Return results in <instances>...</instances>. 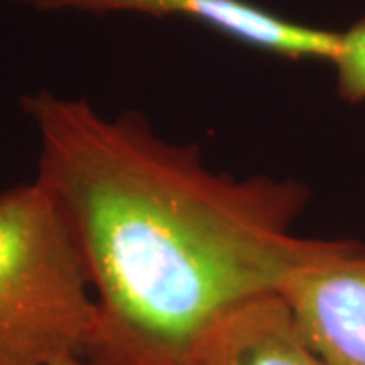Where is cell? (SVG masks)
<instances>
[{
    "label": "cell",
    "instance_id": "8992f818",
    "mask_svg": "<svg viewBox=\"0 0 365 365\" xmlns=\"http://www.w3.org/2000/svg\"><path fill=\"white\" fill-rule=\"evenodd\" d=\"M331 66L341 100L351 104L365 102V16L339 31V49Z\"/></svg>",
    "mask_w": 365,
    "mask_h": 365
},
{
    "label": "cell",
    "instance_id": "7a4b0ae2",
    "mask_svg": "<svg viewBox=\"0 0 365 365\" xmlns=\"http://www.w3.org/2000/svg\"><path fill=\"white\" fill-rule=\"evenodd\" d=\"M98 304L86 264L37 179L0 191V365L88 357Z\"/></svg>",
    "mask_w": 365,
    "mask_h": 365
},
{
    "label": "cell",
    "instance_id": "52a82bcc",
    "mask_svg": "<svg viewBox=\"0 0 365 365\" xmlns=\"http://www.w3.org/2000/svg\"><path fill=\"white\" fill-rule=\"evenodd\" d=\"M49 365H100L98 361H93L90 357H66V359H59V361H53Z\"/></svg>",
    "mask_w": 365,
    "mask_h": 365
},
{
    "label": "cell",
    "instance_id": "3957f363",
    "mask_svg": "<svg viewBox=\"0 0 365 365\" xmlns=\"http://www.w3.org/2000/svg\"><path fill=\"white\" fill-rule=\"evenodd\" d=\"M35 11L138 13L187 19L227 39L290 61H325L339 49V31L304 25L250 0H14Z\"/></svg>",
    "mask_w": 365,
    "mask_h": 365
},
{
    "label": "cell",
    "instance_id": "277c9868",
    "mask_svg": "<svg viewBox=\"0 0 365 365\" xmlns=\"http://www.w3.org/2000/svg\"><path fill=\"white\" fill-rule=\"evenodd\" d=\"M280 294L327 365H365V246L329 240Z\"/></svg>",
    "mask_w": 365,
    "mask_h": 365
},
{
    "label": "cell",
    "instance_id": "6da1fadb",
    "mask_svg": "<svg viewBox=\"0 0 365 365\" xmlns=\"http://www.w3.org/2000/svg\"><path fill=\"white\" fill-rule=\"evenodd\" d=\"M19 104L39 138L35 179L88 270L98 304L88 357L100 365H193L220 317L280 292L325 250L329 240L294 234L311 201L299 179L213 170L197 144L86 98L37 90Z\"/></svg>",
    "mask_w": 365,
    "mask_h": 365
},
{
    "label": "cell",
    "instance_id": "5b68a950",
    "mask_svg": "<svg viewBox=\"0 0 365 365\" xmlns=\"http://www.w3.org/2000/svg\"><path fill=\"white\" fill-rule=\"evenodd\" d=\"M193 365H327L280 292L234 307L205 331Z\"/></svg>",
    "mask_w": 365,
    "mask_h": 365
}]
</instances>
